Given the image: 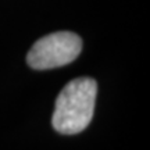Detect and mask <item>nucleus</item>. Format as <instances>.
<instances>
[{
	"mask_svg": "<svg viewBox=\"0 0 150 150\" xmlns=\"http://www.w3.org/2000/svg\"><path fill=\"white\" fill-rule=\"evenodd\" d=\"M97 95V83L92 78H76L68 82L54 103L53 128L63 135L82 132L91 124Z\"/></svg>",
	"mask_w": 150,
	"mask_h": 150,
	"instance_id": "f257e3e1",
	"label": "nucleus"
},
{
	"mask_svg": "<svg viewBox=\"0 0 150 150\" xmlns=\"http://www.w3.org/2000/svg\"><path fill=\"white\" fill-rule=\"evenodd\" d=\"M82 50V40L74 32H54L40 38L27 54L33 70H52L72 63Z\"/></svg>",
	"mask_w": 150,
	"mask_h": 150,
	"instance_id": "f03ea898",
	"label": "nucleus"
}]
</instances>
